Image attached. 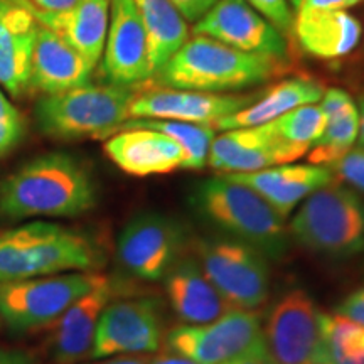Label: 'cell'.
<instances>
[{"mask_svg": "<svg viewBox=\"0 0 364 364\" xmlns=\"http://www.w3.org/2000/svg\"><path fill=\"white\" fill-rule=\"evenodd\" d=\"M98 262L88 238L54 223H27L0 235V282L93 270Z\"/></svg>", "mask_w": 364, "mask_h": 364, "instance_id": "5", "label": "cell"}, {"mask_svg": "<svg viewBox=\"0 0 364 364\" xmlns=\"http://www.w3.org/2000/svg\"><path fill=\"white\" fill-rule=\"evenodd\" d=\"M161 309L152 299L120 300L105 307L95 334L91 359L152 353L161 348Z\"/></svg>", "mask_w": 364, "mask_h": 364, "instance_id": "12", "label": "cell"}, {"mask_svg": "<svg viewBox=\"0 0 364 364\" xmlns=\"http://www.w3.org/2000/svg\"><path fill=\"white\" fill-rule=\"evenodd\" d=\"M270 127L284 142L311 150L324 134L326 117L321 105H302L270 122Z\"/></svg>", "mask_w": 364, "mask_h": 364, "instance_id": "30", "label": "cell"}, {"mask_svg": "<svg viewBox=\"0 0 364 364\" xmlns=\"http://www.w3.org/2000/svg\"><path fill=\"white\" fill-rule=\"evenodd\" d=\"M361 53H359V65H361V73L364 75V29H363V39H361Z\"/></svg>", "mask_w": 364, "mask_h": 364, "instance_id": "43", "label": "cell"}, {"mask_svg": "<svg viewBox=\"0 0 364 364\" xmlns=\"http://www.w3.org/2000/svg\"><path fill=\"white\" fill-rule=\"evenodd\" d=\"M324 91V86L314 78H309V76L285 78L273 85L258 100L255 98L248 107L221 118L211 127L216 132H226L270 124L294 108L321 102Z\"/></svg>", "mask_w": 364, "mask_h": 364, "instance_id": "25", "label": "cell"}, {"mask_svg": "<svg viewBox=\"0 0 364 364\" xmlns=\"http://www.w3.org/2000/svg\"><path fill=\"white\" fill-rule=\"evenodd\" d=\"M91 66L73 46L48 27L39 26L31 63V91L56 95L90 83Z\"/></svg>", "mask_w": 364, "mask_h": 364, "instance_id": "20", "label": "cell"}, {"mask_svg": "<svg viewBox=\"0 0 364 364\" xmlns=\"http://www.w3.org/2000/svg\"><path fill=\"white\" fill-rule=\"evenodd\" d=\"M97 204V184L85 164L66 152L31 159L0 181V218H75Z\"/></svg>", "mask_w": 364, "mask_h": 364, "instance_id": "1", "label": "cell"}, {"mask_svg": "<svg viewBox=\"0 0 364 364\" xmlns=\"http://www.w3.org/2000/svg\"><path fill=\"white\" fill-rule=\"evenodd\" d=\"M139 86L86 83L36 103L39 132L54 140H86L112 136L129 122V105Z\"/></svg>", "mask_w": 364, "mask_h": 364, "instance_id": "4", "label": "cell"}, {"mask_svg": "<svg viewBox=\"0 0 364 364\" xmlns=\"http://www.w3.org/2000/svg\"><path fill=\"white\" fill-rule=\"evenodd\" d=\"M145 38L152 78L189 39L188 21L171 0H134Z\"/></svg>", "mask_w": 364, "mask_h": 364, "instance_id": "27", "label": "cell"}, {"mask_svg": "<svg viewBox=\"0 0 364 364\" xmlns=\"http://www.w3.org/2000/svg\"><path fill=\"white\" fill-rule=\"evenodd\" d=\"M110 6L112 0H81L66 12L44 14L36 11V17L41 26L51 29L73 46L91 66H97L107 43Z\"/></svg>", "mask_w": 364, "mask_h": 364, "instance_id": "24", "label": "cell"}, {"mask_svg": "<svg viewBox=\"0 0 364 364\" xmlns=\"http://www.w3.org/2000/svg\"><path fill=\"white\" fill-rule=\"evenodd\" d=\"M321 108L326 117V129L309 150V164L329 167L358 142L359 108L351 95L341 88L326 90Z\"/></svg>", "mask_w": 364, "mask_h": 364, "instance_id": "26", "label": "cell"}, {"mask_svg": "<svg viewBox=\"0 0 364 364\" xmlns=\"http://www.w3.org/2000/svg\"><path fill=\"white\" fill-rule=\"evenodd\" d=\"M307 152V149L280 140L273 134L270 124H265L226 130L215 136L208 166L221 174H243L292 164Z\"/></svg>", "mask_w": 364, "mask_h": 364, "instance_id": "15", "label": "cell"}, {"mask_svg": "<svg viewBox=\"0 0 364 364\" xmlns=\"http://www.w3.org/2000/svg\"><path fill=\"white\" fill-rule=\"evenodd\" d=\"M336 314L356 322L359 326H364V287L349 294L336 309Z\"/></svg>", "mask_w": 364, "mask_h": 364, "instance_id": "34", "label": "cell"}, {"mask_svg": "<svg viewBox=\"0 0 364 364\" xmlns=\"http://www.w3.org/2000/svg\"><path fill=\"white\" fill-rule=\"evenodd\" d=\"M314 364H364V326L321 312Z\"/></svg>", "mask_w": 364, "mask_h": 364, "instance_id": "28", "label": "cell"}, {"mask_svg": "<svg viewBox=\"0 0 364 364\" xmlns=\"http://www.w3.org/2000/svg\"><path fill=\"white\" fill-rule=\"evenodd\" d=\"M194 258L231 309L257 311L270 297L268 258L250 245L228 236L201 238Z\"/></svg>", "mask_w": 364, "mask_h": 364, "instance_id": "7", "label": "cell"}, {"mask_svg": "<svg viewBox=\"0 0 364 364\" xmlns=\"http://www.w3.org/2000/svg\"><path fill=\"white\" fill-rule=\"evenodd\" d=\"M188 22H198L218 0H171Z\"/></svg>", "mask_w": 364, "mask_h": 364, "instance_id": "35", "label": "cell"}, {"mask_svg": "<svg viewBox=\"0 0 364 364\" xmlns=\"http://www.w3.org/2000/svg\"><path fill=\"white\" fill-rule=\"evenodd\" d=\"M26 134V118L0 91V159L19 145Z\"/></svg>", "mask_w": 364, "mask_h": 364, "instance_id": "31", "label": "cell"}, {"mask_svg": "<svg viewBox=\"0 0 364 364\" xmlns=\"http://www.w3.org/2000/svg\"><path fill=\"white\" fill-rule=\"evenodd\" d=\"M36 11L44 12V14H61L70 11L80 4L81 0H31Z\"/></svg>", "mask_w": 364, "mask_h": 364, "instance_id": "38", "label": "cell"}, {"mask_svg": "<svg viewBox=\"0 0 364 364\" xmlns=\"http://www.w3.org/2000/svg\"><path fill=\"white\" fill-rule=\"evenodd\" d=\"M189 206L228 238L250 245L270 260H280L289 250L285 220L247 186L221 176L201 181L191 189Z\"/></svg>", "mask_w": 364, "mask_h": 364, "instance_id": "2", "label": "cell"}, {"mask_svg": "<svg viewBox=\"0 0 364 364\" xmlns=\"http://www.w3.org/2000/svg\"><path fill=\"white\" fill-rule=\"evenodd\" d=\"M292 33L309 56L336 61L353 54L363 39V24L348 11L299 12Z\"/></svg>", "mask_w": 364, "mask_h": 364, "instance_id": "22", "label": "cell"}, {"mask_svg": "<svg viewBox=\"0 0 364 364\" xmlns=\"http://www.w3.org/2000/svg\"><path fill=\"white\" fill-rule=\"evenodd\" d=\"M39 26L31 0H0V85L16 98L31 91V63Z\"/></svg>", "mask_w": 364, "mask_h": 364, "instance_id": "17", "label": "cell"}, {"mask_svg": "<svg viewBox=\"0 0 364 364\" xmlns=\"http://www.w3.org/2000/svg\"><path fill=\"white\" fill-rule=\"evenodd\" d=\"M329 169L339 182L364 194V149L353 147L339 161L331 164Z\"/></svg>", "mask_w": 364, "mask_h": 364, "instance_id": "32", "label": "cell"}, {"mask_svg": "<svg viewBox=\"0 0 364 364\" xmlns=\"http://www.w3.org/2000/svg\"><path fill=\"white\" fill-rule=\"evenodd\" d=\"M103 280L102 273L80 272L0 282V317L14 331L53 326L76 300Z\"/></svg>", "mask_w": 364, "mask_h": 364, "instance_id": "8", "label": "cell"}, {"mask_svg": "<svg viewBox=\"0 0 364 364\" xmlns=\"http://www.w3.org/2000/svg\"><path fill=\"white\" fill-rule=\"evenodd\" d=\"M262 341L260 314L240 309H231L211 324H182L167 334V346L172 353L198 364H225L248 353Z\"/></svg>", "mask_w": 364, "mask_h": 364, "instance_id": "10", "label": "cell"}, {"mask_svg": "<svg viewBox=\"0 0 364 364\" xmlns=\"http://www.w3.org/2000/svg\"><path fill=\"white\" fill-rule=\"evenodd\" d=\"M284 61L238 49L204 36H194L154 76L159 86L203 93H230L272 80Z\"/></svg>", "mask_w": 364, "mask_h": 364, "instance_id": "3", "label": "cell"}, {"mask_svg": "<svg viewBox=\"0 0 364 364\" xmlns=\"http://www.w3.org/2000/svg\"><path fill=\"white\" fill-rule=\"evenodd\" d=\"M193 33L220 41L241 53L277 61H284L289 54L285 36L247 0H218L196 22Z\"/></svg>", "mask_w": 364, "mask_h": 364, "instance_id": "11", "label": "cell"}, {"mask_svg": "<svg viewBox=\"0 0 364 364\" xmlns=\"http://www.w3.org/2000/svg\"><path fill=\"white\" fill-rule=\"evenodd\" d=\"M221 177L260 194L284 220L314 191L336 179L329 167L314 164H284L257 172L221 174Z\"/></svg>", "mask_w": 364, "mask_h": 364, "instance_id": "18", "label": "cell"}, {"mask_svg": "<svg viewBox=\"0 0 364 364\" xmlns=\"http://www.w3.org/2000/svg\"><path fill=\"white\" fill-rule=\"evenodd\" d=\"M321 312L304 290L282 295L263 322V341L273 364H314Z\"/></svg>", "mask_w": 364, "mask_h": 364, "instance_id": "13", "label": "cell"}, {"mask_svg": "<svg viewBox=\"0 0 364 364\" xmlns=\"http://www.w3.org/2000/svg\"><path fill=\"white\" fill-rule=\"evenodd\" d=\"M112 297V284L105 277L102 284L76 300L54 322L51 338L53 358L61 364H75L90 356L98 321Z\"/></svg>", "mask_w": 364, "mask_h": 364, "instance_id": "23", "label": "cell"}, {"mask_svg": "<svg viewBox=\"0 0 364 364\" xmlns=\"http://www.w3.org/2000/svg\"><path fill=\"white\" fill-rule=\"evenodd\" d=\"M166 292L172 311L188 326L211 324L231 311L196 258H179L166 275Z\"/></svg>", "mask_w": 364, "mask_h": 364, "instance_id": "21", "label": "cell"}, {"mask_svg": "<svg viewBox=\"0 0 364 364\" xmlns=\"http://www.w3.org/2000/svg\"><path fill=\"white\" fill-rule=\"evenodd\" d=\"M188 236L176 218L142 213L132 218L120 233L117 257L136 279L161 280L179 262Z\"/></svg>", "mask_w": 364, "mask_h": 364, "instance_id": "9", "label": "cell"}, {"mask_svg": "<svg viewBox=\"0 0 364 364\" xmlns=\"http://www.w3.org/2000/svg\"><path fill=\"white\" fill-rule=\"evenodd\" d=\"M225 364H273L270 359V354L267 351L265 341L258 343L255 348L250 349L248 353L241 354V356L231 359Z\"/></svg>", "mask_w": 364, "mask_h": 364, "instance_id": "37", "label": "cell"}, {"mask_svg": "<svg viewBox=\"0 0 364 364\" xmlns=\"http://www.w3.org/2000/svg\"><path fill=\"white\" fill-rule=\"evenodd\" d=\"M150 364H198V363H194L193 359L182 356V354L166 353V354H161V356L150 359Z\"/></svg>", "mask_w": 364, "mask_h": 364, "instance_id": "40", "label": "cell"}, {"mask_svg": "<svg viewBox=\"0 0 364 364\" xmlns=\"http://www.w3.org/2000/svg\"><path fill=\"white\" fill-rule=\"evenodd\" d=\"M102 70L108 83L118 86H139L152 78L147 38L134 0H112Z\"/></svg>", "mask_w": 364, "mask_h": 364, "instance_id": "16", "label": "cell"}, {"mask_svg": "<svg viewBox=\"0 0 364 364\" xmlns=\"http://www.w3.org/2000/svg\"><path fill=\"white\" fill-rule=\"evenodd\" d=\"M255 95H220L167 86L136 88L129 105V120H174L211 127L248 107Z\"/></svg>", "mask_w": 364, "mask_h": 364, "instance_id": "14", "label": "cell"}, {"mask_svg": "<svg viewBox=\"0 0 364 364\" xmlns=\"http://www.w3.org/2000/svg\"><path fill=\"white\" fill-rule=\"evenodd\" d=\"M359 108V134H358V145L364 149V93L359 97L358 102Z\"/></svg>", "mask_w": 364, "mask_h": 364, "instance_id": "42", "label": "cell"}, {"mask_svg": "<svg viewBox=\"0 0 364 364\" xmlns=\"http://www.w3.org/2000/svg\"><path fill=\"white\" fill-rule=\"evenodd\" d=\"M0 364H38L31 354L0 348Z\"/></svg>", "mask_w": 364, "mask_h": 364, "instance_id": "39", "label": "cell"}, {"mask_svg": "<svg viewBox=\"0 0 364 364\" xmlns=\"http://www.w3.org/2000/svg\"><path fill=\"white\" fill-rule=\"evenodd\" d=\"M247 2L267 21H270L282 34L287 36L292 33L295 16L289 6V0H247Z\"/></svg>", "mask_w": 364, "mask_h": 364, "instance_id": "33", "label": "cell"}, {"mask_svg": "<svg viewBox=\"0 0 364 364\" xmlns=\"http://www.w3.org/2000/svg\"><path fill=\"white\" fill-rule=\"evenodd\" d=\"M289 235L309 252L348 258L364 250V201L334 179L304 199Z\"/></svg>", "mask_w": 364, "mask_h": 364, "instance_id": "6", "label": "cell"}, {"mask_svg": "<svg viewBox=\"0 0 364 364\" xmlns=\"http://www.w3.org/2000/svg\"><path fill=\"white\" fill-rule=\"evenodd\" d=\"M364 0H302L299 12H316V11H346V9L358 6Z\"/></svg>", "mask_w": 364, "mask_h": 364, "instance_id": "36", "label": "cell"}, {"mask_svg": "<svg viewBox=\"0 0 364 364\" xmlns=\"http://www.w3.org/2000/svg\"><path fill=\"white\" fill-rule=\"evenodd\" d=\"M289 4H290V7H292L294 11L297 12L299 7H300V4H302V0H289Z\"/></svg>", "mask_w": 364, "mask_h": 364, "instance_id": "44", "label": "cell"}, {"mask_svg": "<svg viewBox=\"0 0 364 364\" xmlns=\"http://www.w3.org/2000/svg\"><path fill=\"white\" fill-rule=\"evenodd\" d=\"M103 150L118 169L135 177L171 174L184 162V152L176 140L150 129L117 132Z\"/></svg>", "mask_w": 364, "mask_h": 364, "instance_id": "19", "label": "cell"}, {"mask_svg": "<svg viewBox=\"0 0 364 364\" xmlns=\"http://www.w3.org/2000/svg\"><path fill=\"white\" fill-rule=\"evenodd\" d=\"M95 364H150V358L147 356H127V354H120L118 358H112L108 361L95 363Z\"/></svg>", "mask_w": 364, "mask_h": 364, "instance_id": "41", "label": "cell"}, {"mask_svg": "<svg viewBox=\"0 0 364 364\" xmlns=\"http://www.w3.org/2000/svg\"><path fill=\"white\" fill-rule=\"evenodd\" d=\"M124 129H150L171 136L184 152L181 169L189 171H199L208 166L209 149L216 136V130L209 125L174 120H130Z\"/></svg>", "mask_w": 364, "mask_h": 364, "instance_id": "29", "label": "cell"}]
</instances>
